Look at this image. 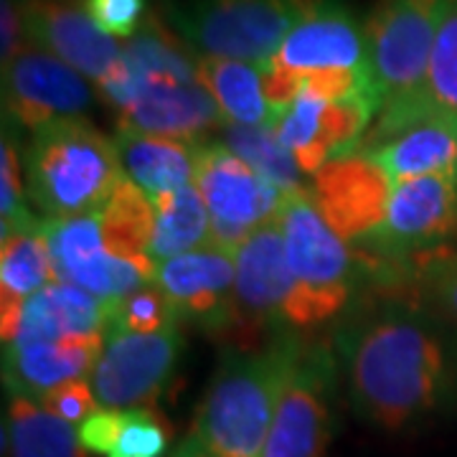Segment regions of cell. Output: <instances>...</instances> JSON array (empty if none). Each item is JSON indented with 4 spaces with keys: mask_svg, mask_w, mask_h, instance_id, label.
<instances>
[{
    "mask_svg": "<svg viewBox=\"0 0 457 457\" xmlns=\"http://www.w3.org/2000/svg\"><path fill=\"white\" fill-rule=\"evenodd\" d=\"M293 275L285 254L279 216L257 228L234 254V330L285 323Z\"/></svg>",
    "mask_w": 457,
    "mask_h": 457,
    "instance_id": "obj_17",
    "label": "cell"
},
{
    "mask_svg": "<svg viewBox=\"0 0 457 457\" xmlns=\"http://www.w3.org/2000/svg\"><path fill=\"white\" fill-rule=\"evenodd\" d=\"M353 153L374 158L394 186L457 170V114L432 107L420 92L386 99Z\"/></svg>",
    "mask_w": 457,
    "mask_h": 457,
    "instance_id": "obj_7",
    "label": "cell"
},
{
    "mask_svg": "<svg viewBox=\"0 0 457 457\" xmlns=\"http://www.w3.org/2000/svg\"><path fill=\"white\" fill-rule=\"evenodd\" d=\"M107 336H74L62 341H16L3 345V381L8 394L41 399L74 378H87Z\"/></svg>",
    "mask_w": 457,
    "mask_h": 457,
    "instance_id": "obj_20",
    "label": "cell"
},
{
    "mask_svg": "<svg viewBox=\"0 0 457 457\" xmlns=\"http://www.w3.org/2000/svg\"><path fill=\"white\" fill-rule=\"evenodd\" d=\"M95 213L102 228V239L112 254L158 270V264L150 260V252H147L153 221H155L153 201L128 176L117 183L112 196Z\"/></svg>",
    "mask_w": 457,
    "mask_h": 457,
    "instance_id": "obj_27",
    "label": "cell"
},
{
    "mask_svg": "<svg viewBox=\"0 0 457 457\" xmlns=\"http://www.w3.org/2000/svg\"><path fill=\"white\" fill-rule=\"evenodd\" d=\"M56 282L74 285L114 308L120 300L155 282V267L128 262L112 254L99 228L97 213L71 219H44Z\"/></svg>",
    "mask_w": 457,
    "mask_h": 457,
    "instance_id": "obj_12",
    "label": "cell"
},
{
    "mask_svg": "<svg viewBox=\"0 0 457 457\" xmlns=\"http://www.w3.org/2000/svg\"><path fill=\"white\" fill-rule=\"evenodd\" d=\"M305 77L323 69L366 66V38L351 11L336 0H320L282 41L267 62Z\"/></svg>",
    "mask_w": 457,
    "mask_h": 457,
    "instance_id": "obj_19",
    "label": "cell"
},
{
    "mask_svg": "<svg viewBox=\"0 0 457 457\" xmlns=\"http://www.w3.org/2000/svg\"><path fill=\"white\" fill-rule=\"evenodd\" d=\"M16 128L3 125V155H0V227L3 237L31 231L41 227V216L29 209L26 179H23V155L18 147Z\"/></svg>",
    "mask_w": 457,
    "mask_h": 457,
    "instance_id": "obj_31",
    "label": "cell"
},
{
    "mask_svg": "<svg viewBox=\"0 0 457 457\" xmlns=\"http://www.w3.org/2000/svg\"><path fill=\"white\" fill-rule=\"evenodd\" d=\"M198 82L216 102L224 125H278L264 97L260 66L237 59L198 56Z\"/></svg>",
    "mask_w": 457,
    "mask_h": 457,
    "instance_id": "obj_24",
    "label": "cell"
},
{
    "mask_svg": "<svg viewBox=\"0 0 457 457\" xmlns=\"http://www.w3.org/2000/svg\"><path fill=\"white\" fill-rule=\"evenodd\" d=\"M447 0H378L363 26L366 64L384 102L417 92L427 77Z\"/></svg>",
    "mask_w": 457,
    "mask_h": 457,
    "instance_id": "obj_8",
    "label": "cell"
},
{
    "mask_svg": "<svg viewBox=\"0 0 457 457\" xmlns=\"http://www.w3.org/2000/svg\"><path fill=\"white\" fill-rule=\"evenodd\" d=\"M56 282L49 245L41 227L3 237L0 245V293L29 300L31 295Z\"/></svg>",
    "mask_w": 457,
    "mask_h": 457,
    "instance_id": "obj_29",
    "label": "cell"
},
{
    "mask_svg": "<svg viewBox=\"0 0 457 457\" xmlns=\"http://www.w3.org/2000/svg\"><path fill=\"white\" fill-rule=\"evenodd\" d=\"M165 450L168 432L150 409H122V425L110 457H163Z\"/></svg>",
    "mask_w": 457,
    "mask_h": 457,
    "instance_id": "obj_35",
    "label": "cell"
},
{
    "mask_svg": "<svg viewBox=\"0 0 457 457\" xmlns=\"http://www.w3.org/2000/svg\"><path fill=\"white\" fill-rule=\"evenodd\" d=\"M188 82H198V54L179 41L163 21L147 16L125 46L120 71L97 89L110 107L122 112L150 87Z\"/></svg>",
    "mask_w": 457,
    "mask_h": 457,
    "instance_id": "obj_18",
    "label": "cell"
},
{
    "mask_svg": "<svg viewBox=\"0 0 457 457\" xmlns=\"http://www.w3.org/2000/svg\"><path fill=\"white\" fill-rule=\"evenodd\" d=\"M84 11L112 38H132L145 23V0H84Z\"/></svg>",
    "mask_w": 457,
    "mask_h": 457,
    "instance_id": "obj_36",
    "label": "cell"
},
{
    "mask_svg": "<svg viewBox=\"0 0 457 457\" xmlns=\"http://www.w3.org/2000/svg\"><path fill=\"white\" fill-rule=\"evenodd\" d=\"M173 457H219V455H213L212 450H209V447H204L194 435H188V437H186V440L180 442L179 447L173 450Z\"/></svg>",
    "mask_w": 457,
    "mask_h": 457,
    "instance_id": "obj_40",
    "label": "cell"
},
{
    "mask_svg": "<svg viewBox=\"0 0 457 457\" xmlns=\"http://www.w3.org/2000/svg\"><path fill=\"white\" fill-rule=\"evenodd\" d=\"M320 0H183L170 18L198 56L264 66Z\"/></svg>",
    "mask_w": 457,
    "mask_h": 457,
    "instance_id": "obj_5",
    "label": "cell"
},
{
    "mask_svg": "<svg viewBox=\"0 0 457 457\" xmlns=\"http://www.w3.org/2000/svg\"><path fill=\"white\" fill-rule=\"evenodd\" d=\"M336 351L293 336L287 374L262 457H323L333 432Z\"/></svg>",
    "mask_w": 457,
    "mask_h": 457,
    "instance_id": "obj_6",
    "label": "cell"
},
{
    "mask_svg": "<svg viewBox=\"0 0 457 457\" xmlns=\"http://www.w3.org/2000/svg\"><path fill=\"white\" fill-rule=\"evenodd\" d=\"M361 420L407 429L457 404V336L442 315L389 300L345 320L336 336Z\"/></svg>",
    "mask_w": 457,
    "mask_h": 457,
    "instance_id": "obj_1",
    "label": "cell"
},
{
    "mask_svg": "<svg viewBox=\"0 0 457 457\" xmlns=\"http://www.w3.org/2000/svg\"><path fill=\"white\" fill-rule=\"evenodd\" d=\"M176 326H180L179 315L155 282H147L125 300H120L112 308L110 320V330L122 333H161Z\"/></svg>",
    "mask_w": 457,
    "mask_h": 457,
    "instance_id": "obj_32",
    "label": "cell"
},
{
    "mask_svg": "<svg viewBox=\"0 0 457 457\" xmlns=\"http://www.w3.org/2000/svg\"><path fill=\"white\" fill-rule=\"evenodd\" d=\"M392 191L384 168L363 153L328 161L311 183L315 209L345 245H363L381 228Z\"/></svg>",
    "mask_w": 457,
    "mask_h": 457,
    "instance_id": "obj_14",
    "label": "cell"
},
{
    "mask_svg": "<svg viewBox=\"0 0 457 457\" xmlns=\"http://www.w3.org/2000/svg\"><path fill=\"white\" fill-rule=\"evenodd\" d=\"M196 188L212 219L213 245L237 254V249L282 212L285 194L224 143L204 140L198 145Z\"/></svg>",
    "mask_w": 457,
    "mask_h": 457,
    "instance_id": "obj_9",
    "label": "cell"
},
{
    "mask_svg": "<svg viewBox=\"0 0 457 457\" xmlns=\"http://www.w3.org/2000/svg\"><path fill=\"white\" fill-rule=\"evenodd\" d=\"M295 333L278 330L264 348H239L219 363L194 437L219 457H262L278 409Z\"/></svg>",
    "mask_w": 457,
    "mask_h": 457,
    "instance_id": "obj_3",
    "label": "cell"
},
{
    "mask_svg": "<svg viewBox=\"0 0 457 457\" xmlns=\"http://www.w3.org/2000/svg\"><path fill=\"white\" fill-rule=\"evenodd\" d=\"M155 285L170 300L180 323L212 333L234 330V254L227 249L209 245L161 262Z\"/></svg>",
    "mask_w": 457,
    "mask_h": 457,
    "instance_id": "obj_16",
    "label": "cell"
},
{
    "mask_svg": "<svg viewBox=\"0 0 457 457\" xmlns=\"http://www.w3.org/2000/svg\"><path fill=\"white\" fill-rule=\"evenodd\" d=\"M279 224L285 254L293 275V293L285 323L295 330L326 326L336 320L359 287L361 267L353 252L312 204L311 191L285 196Z\"/></svg>",
    "mask_w": 457,
    "mask_h": 457,
    "instance_id": "obj_4",
    "label": "cell"
},
{
    "mask_svg": "<svg viewBox=\"0 0 457 457\" xmlns=\"http://www.w3.org/2000/svg\"><path fill=\"white\" fill-rule=\"evenodd\" d=\"M417 92L432 107L457 114V0H447L425 84Z\"/></svg>",
    "mask_w": 457,
    "mask_h": 457,
    "instance_id": "obj_30",
    "label": "cell"
},
{
    "mask_svg": "<svg viewBox=\"0 0 457 457\" xmlns=\"http://www.w3.org/2000/svg\"><path fill=\"white\" fill-rule=\"evenodd\" d=\"M44 407L49 409L51 414L62 417L69 425H82L89 414H95L99 409L97 396L95 389L89 384V376L87 378H74V381H66L62 386L51 389L49 394H44L41 399Z\"/></svg>",
    "mask_w": 457,
    "mask_h": 457,
    "instance_id": "obj_37",
    "label": "cell"
},
{
    "mask_svg": "<svg viewBox=\"0 0 457 457\" xmlns=\"http://www.w3.org/2000/svg\"><path fill=\"white\" fill-rule=\"evenodd\" d=\"M29 44L62 59L102 87L122 66L125 46L99 29L74 0H21Z\"/></svg>",
    "mask_w": 457,
    "mask_h": 457,
    "instance_id": "obj_15",
    "label": "cell"
},
{
    "mask_svg": "<svg viewBox=\"0 0 457 457\" xmlns=\"http://www.w3.org/2000/svg\"><path fill=\"white\" fill-rule=\"evenodd\" d=\"M26 26H23V11L21 0H3L0 5V62L3 66L11 64L21 51L29 46L26 41Z\"/></svg>",
    "mask_w": 457,
    "mask_h": 457,
    "instance_id": "obj_39",
    "label": "cell"
},
{
    "mask_svg": "<svg viewBox=\"0 0 457 457\" xmlns=\"http://www.w3.org/2000/svg\"><path fill=\"white\" fill-rule=\"evenodd\" d=\"M457 237V170L396 183L381 228L363 249L396 267H417Z\"/></svg>",
    "mask_w": 457,
    "mask_h": 457,
    "instance_id": "obj_10",
    "label": "cell"
},
{
    "mask_svg": "<svg viewBox=\"0 0 457 457\" xmlns=\"http://www.w3.org/2000/svg\"><path fill=\"white\" fill-rule=\"evenodd\" d=\"M224 145L285 196L303 191V170L272 125H224Z\"/></svg>",
    "mask_w": 457,
    "mask_h": 457,
    "instance_id": "obj_28",
    "label": "cell"
},
{
    "mask_svg": "<svg viewBox=\"0 0 457 457\" xmlns=\"http://www.w3.org/2000/svg\"><path fill=\"white\" fill-rule=\"evenodd\" d=\"M120 425H122V409L99 407L95 414H89L79 425V429H77L84 453L110 457L114 440H117V432H120Z\"/></svg>",
    "mask_w": 457,
    "mask_h": 457,
    "instance_id": "obj_38",
    "label": "cell"
},
{
    "mask_svg": "<svg viewBox=\"0 0 457 457\" xmlns=\"http://www.w3.org/2000/svg\"><path fill=\"white\" fill-rule=\"evenodd\" d=\"M21 155L29 204L41 219L95 213L125 179L114 140L84 117L29 132Z\"/></svg>",
    "mask_w": 457,
    "mask_h": 457,
    "instance_id": "obj_2",
    "label": "cell"
},
{
    "mask_svg": "<svg viewBox=\"0 0 457 457\" xmlns=\"http://www.w3.org/2000/svg\"><path fill=\"white\" fill-rule=\"evenodd\" d=\"M150 201H153L155 221H153L147 252L155 264L213 245L212 219L196 183Z\"/></svg>",
    "mask_w": 457,
    "mask_h": 457,
    "instance_id": "obj_25",
    "label": "cell"
},
{
    "mask_svg": "<svg viewBox=\"0 0 457 457\" xmlns=\"http://www.w3.org/2000/svg\"><path fill=\"white\" fill-rule=\"evenodd\" d=\"M328 102L312 95L311 89H300V95L293 102V107L279 117L275 125L282 145L287 147L295 155V161H300L308 155L320 135V125H323V114H326Z\"/></svg>",
    "mask_w": 457,
    "mask_h": 457,
    "instance_id": "obj_33",
    "label": "cell"
},
{
    "mask_svg": "<svg viewBox=\"0 0 457 457\" xmlns=\"http://www.w3.org/2000/svg\"><path fill=\"white\" fill-rule=\"evenodd\" d=\"M92 102L87 77L31 44L3 66V125L33 132L56 120L84 117Z\"/></svg>",
    "mask_w": 457,
    "mask_h": 457,
    "instance_id": "obj_13",
    "label": "cell"
},
{
    "mask_svg": "<svg viewBox=\"0 0 457 457\" xmlns=\"http://www.w3.org/2000/svg\"><path fill=\"white\" fill-rule=\"evenodd\" d=\"M117 114L120 130L191 143H201L206 132L224 122L216 102L201 82L150 87Z\"/></svg>",
    "mask_w": 457,
    "mask_h": 457,
    "instance_id": "obj_21",
    "label": "cell"
},
{
    "mask_svg": "<svg viewBox=\"0 0 457 457\" xmlns=\"http://www.w3.org/2000/svg\"><path fill=\"white\" fill-rule=\"evenodd\" d=\"M204 143V140H201ZM191 140L117 130L114 145L125 176L147 198L165 196L196 180L198 145Z\"/></svg>",
    "mask_w": 457,
    "mask_h": 457,
    "instance_id": "obj_23",
    "label": "cell"
},
{
    "mask_svg": "<svg viewBox=\"0 0 457 457\" xmlns=\"http://www.w3.org/2000/svg\"><path fill=\"white\" fill-rule=\"evenodd\" d=\"M180 353L179 326L161 333L110 330L89 374L97 404L102 409H147L170 384Z\"/></svg>",
    "mask_w": 457,
    "mask_h": 457,
    "instance_id": "obj_11",
    "label": "cell"
},
{
    "mask_svg": "<svg viewBox=\"0 0 457 457\" xmlns=\"http://www.w3.org/2000/svg\"><path fill=\"white\" fill-rule=\"evenodd\" d=\"M110 320H112V308L99 297L66 282H51L23 303L21 326L11 343L107 336Z\"/></svg>",
    "mask_w": 457,
    "mask_h": 457,
    "instance_id": "obj_22",
    "label": "cell"
},
{
    "mask_svg": "<svg viewBox=\"0 0 457 457\" xmlns=\"http://www.w3.org/2000/svg\"><path fill=\"white\" fill-rule=\"evenodd\" d=\"M417 267V285L427 305L457 326V252L445 249Z\"/></svg>",
    "mask_w": 457,
    "mask_h": 457,
    "instance_id": "obj_34",
    "label": "cell"
},
{
    "mask_svg": "<svg viewBox=\"0 0 457 457\" xmlns=\"http://www.w3.org/2000/svg\"><path fill=\"white\" fill-rule=\"evenodd\" d=\"M5 445L11 457H82L74 425L51 414L31 396L11 394L5 409Z\"/></svg>",
    "mask_w": 457,
    "mask_h": 457,
    "instance_id": "obj_26",
    "label": "cell"
}]
</instances>
